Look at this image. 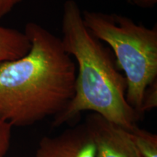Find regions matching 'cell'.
Listing matches in <instances>:
<instances>
[{
  "label": "cell",
  "mask_w": 157,
  "mask_h": 157,
  "mask_svg": "<svg viewBox=\"0 0 157 157\" xmlns=\"http://www.w3.org/2000/svg\"><path fill=\"white\" fill-rule=\"evenodd\" d=\"M24 56L0 63V119L26 127L56 117L71 101L76 65L61 39L35 22L25 25Z\"/></svg>",
  "instance_id": "obj_1"
},
{
  "label": "cell",
  "mask_w": 157,
  "mask_h": 157,
  "mask_svg": "<svg viewBox=\"0 0 157 157\" xmlns=\"http://www.w3.org/2000/svg\"><path fill=\"white\" fill-rule=\"evenodd\" d=\"M63 9L60 39L78 67L74 95L66 109L54 117L52 125L58 127L82 111H90L132 130L141 116L127 103L126 78L113 52L86 28L75 0H66Z\"/></svg>",
  "instance_id": "obj_2"
},
{
  "label": "cell",
  "mask_w": 157,
  "mask_h": 157,
  "mask_svg": "<svg viewBox=\"0 0 157 157\" xmlns=\"http://www.w3.org/2000/svg\"><path fill=\"white\" fill-rule=\"evenodd\" d=\"M82 18L88 31L112 50L124 73L127 103L140 115L145 91L157 81L156 25L148 28L125 15L98 11H82Z\"/></svg>",
  "instance_id": "obj_3"
},
{
  "label": "cell",
  "mask_w": 157,
  "mask_h": 157,
  "mask_svg": "<svg viewBox=\"0 0 157 157\" xmlns=\"http://www.w3.org/2000/svg\"><path fill=\"white\" fill-rule=\"evenodd\" d=\"M85 124L95 142V157H142L129 130L95 113L87 118Z\"/></svg>",
  "instance_id": "obj_4"
},
{
  "label": "cell",
  "mask_w": 157,
  "mask_h": 157,
  "mask_svg": "<svg viewBox=\"0 0 157 157\" xmlns=\"http://www.w3.org/2000/svg\"><path fill=\"white\" fill-rule=\"evenodd\" d=\"M36 157H95V145L86 124L56 137H44Z\"/></svg>",
  "instance_id": "obj_5"
},
{
  "label": "cell",
  "mask_w": 157,
  "mask_h": 157,
  "mask_svg": "<svg viewBox=\"0 0 157 157\" xmlns=\"http://www.w3.org/2000/svg\"><path fill=\"white\" fill-rule=\"evenodd\" d=\"M30 48L24 31L0 25V63L24 56Z\"/></svg>",
  "instance_id": "obj_6"
},
{
  "label": "cell",
  "mask_w": 157,
  "mask_h": 157,
  "mask_svg": "<svg viewBox=\"0 0 157 157\" xmlns=\"http://www.w3.org/2000/svg\"><path fill=\"white\" fill-rule=\"evenodd\" d=\"M131 137L142 157H157V135L136 126L129 130Z\"/></svg>",
  "instance_id": "obj_7"
},
{
  "label": "cell",
  "mask_w": 157,
  "mask_h": 157,
  "mask_svg": "<svg viewBox=\"0 0 157 157\" xmlns=\"http://www.w3.org/2000/svg\"><path fill=\"white\" fill-rule=\"evenodd\" d=\"M157 105V81L148 86L145 91L142 105L140 109L141 116L145 112L156 108Z\"/></svg>",
  "instance_id": "obj_8"
},
{
  "label": "cell",
  "mask_w": 157,
  "mask_h": 157,
  "mask_svg": "<svg viewBox=\"0 0 157 157\" xmlns=\"http://www.w3.org/2000/svg\"><path fill=\"white\" fill-rule=\"evenodd\" d=\"M13 127L10 124L0 119V157H5L8 152Z\"/></svg>",
  "instance_id": "obj_9"
},
{
  "label": "cell",
  "mask_w": 157,
  "mask_h": 157,
  "mask_svg": "<svg viewBox=\"0 0 157 157\" xmlns=\"http://www.w3.org/2000/svg\"><path fill=\"white\" fill-rule=\"evenodd\" d=\"M22 0H0V19L7 15Z\"/></svg>",
  "instance_id": "obj_10"
},
{
  "label": "cell",
  "mask_w": 157,
  "mask_h": 157,
  "mask_svg": "<svg viewBox=\"0 0 157 157\" xmlns=\"http://www.w3.org/2000/svg\"><path fill=\"white\" fill-rule=\"evenodd\" d=\"M131 5L142 9H151L157 4V0H129Z\"/></svg>",
  "instance_id": "obj_11"
}]
</instances>
